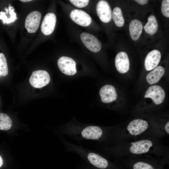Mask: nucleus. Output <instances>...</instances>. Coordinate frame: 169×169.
<instances>
[{"instance_id":"1","label":"nucleus","mask_w":169,"mask_h":169,"mask_svg":"<svg viewBox=\"0 0 169 169\" xmlns=\"http://www.w3.org/2000/svg\"><path fill=\"white\" fill-rule=\"evenodd\" d=\"M50 80V75L47 71L39 70L32 72L29 78V82L33 87L39 88L48 84Z\"/></svg>"},{"instance_id":"2","label":"nucleus","mask_w":169,"mask_h":169,"mask_svg":"<svg viewBox=\"0 0 169 169\" xmlns=\"http://www.w3.org/2000/svg\"><path fill=\"white\" fill-rule=\"evenodd\" d=\"M57 64L60 70L65 74L72 76L76 72V62L71 58L62 56L58 59Z\"/></svg>"},{"instance_id":"3","label":"nucleus","mask_w":169,"mask_h":169,"mask_svg":"<svg viewBox=\"0 0 169 169\" xmlns=\"http://www.w3.org/2000/svg\"><path fill=\"white\" fill-rule=\"evenodd\" d=\"M41 18V14L37 11L29 13L26 17L25 26L29 33H34L38 29Z\"/></svg>"},{"instance_id":"4","label":"nucleus","mask_w":169,"mask_h":169,"mask_svg":"<svg viewBox=\"0 0 169 169\" xmlns=\"http://www.w3.org/2000/svg\"><path fill=\"white\" fill-rule=\"evenodd\" d=\"M165 96L164 90L158 85H154L149 87L144 95L145 98L152 99L156 105L161 104L164 101Z\"/></svg>"},{"instance_id":"5","label":"nucleus","mask_w":169,"mask_h":169,"mask_svg":"<svg viewBox=\"0 0 169 169\" xmlns=\"http://www.w3.org/2000/svg\"><path fill=\"white\" fill-rule=\"evenodd\" d=\"M80 39L85 47L94 52L99 51L101 49V44L100 41L94 36L85 32L82 33Z\"/></svg>"},{"instance_id":"6","label":"nucleus","mask_w":169,"mask_h":169,"mask_svg":"<svg viewBox=\"0 0 169 169\" xmlns=\"http://www.w3.org/2000/svg\"><path fill=\"white\" fill-rule=\"evenodd\" d=\"M96 12L101 21L104 23L110 21L112 18V12L109 3L104 0L98 2L96 6Z\"/></svg>"},{"instance_id":"7","label":"nucleus","mask_w":169,"mask_h":169,"mask_svg":"<svg viewBox=\"0 0 169 169\" xmlns=\"http://www.w3.org/2000/svg\"><path fill=\"white\" fill-rule=\"evenodd\" d=\"M70 16L72 20L77 24L83 26H88L91 22V18L86 12L75 9L70 13Z\"/></svg>"},{"instance_id":"8","label":"nucleus","mask_w":169,"mask_h":169,"mask_svg":"<svg viewBox=\"0 0 169 169\" xmlns=\"http://www.w3.org/2000/svg\"><path fill=\"white\" fill-rule=\"evenodd\" d=\"M56 22L55 15L53 13L47 14L43 20L41 26V31L45 35H48L53 32Z\"/></svg>"},{"instance_id":"9","label":"nucleus","mask_w":169,"mask_h":169,"mask_svg":"<svg viewBox=\"0 0 169 169\" xmlns=\"http://www.w3.org/2000/svg\"><path fill=\"white\" fill-rule=\"evenodd\" d=\"M115 65L117 70L121 74L127 72L130 68V61L127 54L124 52L118 53L115 59Z\"/></svg>"},{"instance_id":"10","label":"nucleus","mask_w":169,"mask_h":169,"mask_svg":"<svg viewBox=\"0 0 169 169\" xmlns=\"http://www.w3.org/2000/svg\"><path fill=\"white\" fill-rule=\"evenodd\" d=\"M148 124L145 120L136 119L131 121L127 127L129 133L133 135H139L145 131L147 128Z\"/></svg>"},{"instance_id":"11","label":"nucleus","mask_w":169,"mask_h":169,"mask_svg":"<svg viewBox=\"0 0 169 169\" xmlns=\"http://www.w3.org/2000/svg\"><path fill=\"white\" fill-rule=\"evenodd\" d=\"M101 101L105 103L111 102L115 100L117 94L114 87L110 84H106L102 87L99 92Z\"/></svg>"},{"instance_id":"12","label":"nucleus","mask_w":169,"mask_h":169,"mask_svg":"<svg viewBox=\"0 0 169 169\" xmlns=\"http://www.w3.org/2000/svg\"><path fill=\"white\" fill-rule=\"evenodd\" d=\"M161 54L158 50L155 49L149 52L145 60V66L147 71H150L155 68L161 59Z\"/></svg>"},{"instance_id":"13","label":"nucleus","mask_w":169,"mask_h":169,"mask_svg":"<svg viewBox=\"0 0 169 169\" xmlns=\"http://www.w3.org/2000/svg\"><path fill=\"white\" fill-rule=\"evenodd\" d=\"M153 145L152 142L148 140L139 141L134 143L130 148V152L134 154H141L147 152Z\"/></svg>"},{"instance_id":"14","label":"nucleus","mask_w":169,"mask_h":169,"mask_svg":"<svg viewBox=\"0 0 169 169\" xmlns=\"http://www.w3.org/2000/svg\"><path fill=\"white\" fill-rule=\"evenodd\" d=\"M102 131L101 128L96 126H89L85 127L82 131L83 137L88 139L97 140L101 136Z\"/></svg>"},{"instance_id":"15","label":"nucleus","mask_w":169,"mask_h":169,"mask_svg":"<svg viewBox=\"0 0 169 169\" xmlns=\"http://www.w3.org/2000/svg\"><path fill=\"white\" fill-rule=\"evenodd\" d=\"M143 29V25L139 20L135 19L132 20L129 26L130 36L134 41L138 40L141 35Z\"/></svg>"},{"instance_id":"16","label":"nucleus","mask_w":169,"mask_h":169,"mask_svg":"<svg viewBox=\"0 0 169 169\" xmlns=\"http://www.w3.org/2000/svg\"><path fill=\"white\" fill-rule=\"evenodd\" d=\"M87 158L91 164L98 168L105 169L108 166V161L106 159L95 153H89Z\"/></svg>"},{"instance_id":"17","label":"nucleus","mask_w":169,"mask_h":169,"mask_svg":"<svg viewBox=\"0 0 169 169\" xmlns=\"http://www.w3.org/2000/svg\"><path fill=\"white\" fill-rule=\"evenodd\" d=\"M164 73L165 69L163 67L159 66L156 67L147 74V81L150 84H155L159 81Z\"/></svg>"},{"instance_id":"18","label":"nucleus","mask_w":169,"mask_h":169,"mask_svg":"<svg viewBox=\"0 0 169 169\" xmlns=\"http://www.w3.org/2000/svg\"><path fill=\"white\" fill-rule=\"evenodd\" d=\"M4 9L6 12H0V19L3 20L4 24L13 22L18 18L12 6H9L8 8H5Z\"/></svg>"},{"instance_id":"19","label":"nucleus","mask_w":169,"mask_h":169,"mask_svg":"<svg viewBox=\"0 0 169 169\" xmlns=\"http://www.w3.org/2000/svg\"><path fill=\"white\" fill-rule=\"evenodd\" d=\"M145 32L148 34L152 35L157 31L158 25L157 20L154 15L150 16L148 18V22L144 27Z\"/></svg>"},{"instance_id":"20","label":"nucleus","mask_w":169,"mask_h":169,"mask_svg":"<svg viewBox=\"0 0 169 169\" xmlns=\"http://www.w3.org/2000/svg\"><path fill=\"white\" fill-rule=\"evenodd\" d=\"M112 17L115 24L118 27H121L124 24V19L121 10L119 7H115L113 10Z\"/></svg>"},{"instance_id":"21","label":"nucleus","mask_w":169,"mask_h":169,"mask_svg":"<svg viewBox=\"0 0 169 169\" xmlns=\"http://www.w3.org/2000/svg\"><path fill=\"white\" fill-rule=\"evenodd\" d=\"M12 125V121L7 115L0 113V130L7 131Z\"/></svg>"},{"instance_id":"22","label":"nucleus","mask_w":169,"mask_h":169,"mask_svg":"<svg viewBox=\"0 0 169 169\" xmlns=\"http://www.w3.org/2000/svg\"><path fill=\"white\" fill-rule=\"evenodd\" d=\"M8 68L6 59L4 55L0 53V75L6 76L8 74Z\"/></svg>"},{"instance_id":"23","label":"nucleus","mask_w":169,"mask_h":169,"mask_svg":"<svg viewBox=\"0 0 169 169\" xmlns=\"http://www.w3.org/2000/svg\"><path fill=\"white\" fill-rule=\"evenodd\" d=\"M169 0H163L162 1L161 10L162 14L165 17H169Z\"/></svg>"},{"instance_id":"24","label":"nucleus","mask_w":169,"mask_h":169,"mask_svg":"<svg viewBox=\"0 0 169 169\" xmlns=\"http://www.w3.org/2000/svg\"><path fill=\"white\" fill-rule=\"evenodd\" d=\"M133 169H154L150 164L143 162H138L133 166Z\"/></svg>"},{"instance_id":"25","label":"nucleus","mask_w":169,"mask_h":169,"mask_svg":"<svg viewBox=\"0 0 169 169\" xmlns=\"http://www.w3.org/2000/svg\"><path fill=\"white\" fill-rule=\"evenodd\" d=\"M69 1L76 7L82 8L87 5L89 1L87 0H70Z\"/></svg>"},{"instance_id":"26","label":"nucleus","mask_w":169,"mask_h":169,"mask_svg":"<svg viewBox=\"0 0 169 169\" xmlns=\"http://www.w3.org/2000/svg\"><path fill=\"white\" fill-rule=\"evenodd\" d=\"M134 1L139 4L142 5L146 4L148 2V0H134Z\"/></svg>"},{"instance_id":"27","label":"nucleus","mask_w":169,"mask_h":169,"mask_svg":"<svg viewBox=\"0 0 169 169\" xmlns=\"http://www.w3.org/2000/svg\"><path fill=\"white\" fill-rule=\"evenodd\" d=\"M169 122L168 121L165 127L166 132L169 134Z\"/></svg>"},{"instance_id":"28","label":"nucleus","mask_w":169,"mask_h":169,"mask_svg":"<svg viewBox=\"0 0 169 169\" xmlns=\"http://www.w3.org/2000/svg\"><path fill=\"white\" fill-rule=\"evenodd\" d=\"M3 163V160L2 157L0 156V167L2 166Z\"/></svg>"},{"instance_id":"29","label":"nucleus","mask_w":169,"mask_h":169,"mask_svg":"<svg viewBox=\"0 0 169 169\" xmlns=\"http://www.w3.org/2000/svg\"><path fill=\"white\" fill-rule=\"evenodd\" d=\"M20 1L23 2H28L29 1H32V0H20Z\"/></svg>"},{"instance_id":"30","label":"nucleus","mask_w":169,"mask_h":169,"mask_svg":"<svg viewBox=\"0 0 169 169\" xmlns=\"http://www.w3.org/2000/svg\"><path fill=\"white\" fill-rule=\"evenodd\" d=\"M1 75H0V77Z\"/></svg>"}]
</instances>
